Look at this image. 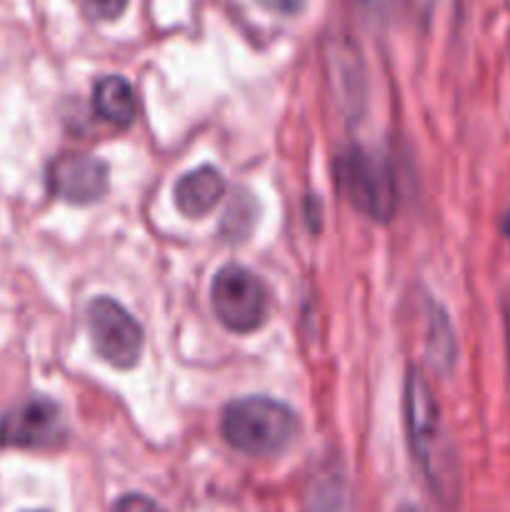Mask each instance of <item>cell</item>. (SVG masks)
Returning <instances> with one entry per match:
<instances>
[{"instance_id": "cell-13", "label": "cell", "mask_w": 510, "mask_h": 512, "mask_svg": "<svg viewBox=\"0 0 510 512\" xmlns=\"http://www.w3.org/2000/svg\"><path fill=\"white\" fill-rule=\"evenodd\" d=\"M113 512H163L155 500L145 498V495H123V498L118 500V505H115Z\"/></svg>"}, {"instance_id": "cell-15", "label": "cell", "mask_w": 510, "mask_h": 512, "mask_svg": "<svg viewBox=\"0 0 510 512\" xmlns=\"http://www.w3.org/2000/svg\"><path fill=\"white\" fill-rule=\"evenodd\" d=\"M265 8L275 10V13H283V15H295L300 8H303L305 0H260Z\"/></svg>"}, {"instance_id": "cell-11", "label": "cell", "mask_w": 510, "mask_h": 512, "mask_svg": "<svg viewBox=\"0 0 510 512\" xmlns=\"http://www.w3.org/2000/svg\"><path fill=\"white\" fill-rule=\"evenodd\" d=\"M455 338L453 330H450L448 318L440 313L438 308H433V315L428 318V355L430 363L438 370L448 373L455 363Z\"/></svg>"}, {"instance_id": "cell-3", "label": "cell", "mask_w": 510, "mask_h": 512, "mask_svg": "<svg viewBox=\"0 0 510 512\" xmlns=\"http://www.w3.org/2000/svg\"><path fill=\"white\" fill-rule=\"evenodd\" d=\"M340 193L365 218L388 223L398 210V185L385 158L365 148H350L335 163Z\"/></svg>"}, {"instance_id": "cell-7", "label": "cell", "mask_w": 510, "mask_h": 512, "mask_svg": "<svg viewBox=\"0 0 510 512\" xmlns=\"http://www.w3.org/2000/svg\"><path fill=\"white\" fill-rule=\"evenodd\" d=\"M108 188V165L93 155L63 153L48 165V190L68 205L98 203Z\"/></svg>"}, {"instance_id": "cell-17", "label": "cell", "mask_w": 510, "mask_h": 512, "mask_svg": "<svg viewBox=\"0 0 510 512\" xmlns=\"http://www.w3.org/2000/svg\"><path fill=\"white\" fill-rule=\"evenodd\" d=\"M360 3H363L368 10H383L390 0H360Z\"/></svg>"}, {"instance_id": "cell-16", "label": "cell", "mask_w": 510, "mask_h": 512, "mask_svg": "<svg viewBox=\"0 0 510 512\" xmlns=\"http://www.w3.org/2000/svg\"><path fill=\"white\" fill-rule=\"evenodd\" d=\"M503 323H505V348H508V370H510V288L503 298Z\"/></svg>"}, {"instance_id": "cell-2", "label": "cell", "mask_w": 510, "mask_h": 512, "mask_svg": "<svg viewBox=\"0 0 510 512\" xmlns=\"http://www.w3.org/2000/svg\"><path fill=\"white\" fill-rule=\"evenodd\" d=\"M225 443L250 458L280 455L298 435V415L270 398H243L225 405L220 418Z\"/></svg>"}, {"instance_id": "cell-19", "label": "cell", "mask_w": 510, "mask_h": 512, "mask_svg": "<svg viewBox=\"0 0 510 512\" xmlns=\"http://www.w3.org/2000/svg\"><path fill=\"white\" fill-rule=\"evenodd\" d=\"M400 512H420V510H415V508H403Z\"/></svg>"}, {"instance_id": "cell-10", "label": "cell", "mask_w": 510, "mask_h": 512, "mask_svg": "<svg viewBox=\"0 0 510 512\" xmlns=\"http://www.w3.org/2000/svg\"><path fill=\"white\" fill-rule=\"evenodd\" d=\"M308 512H350L343 475L325 473L313 480L308 495Z\"/></svg>"}, {"instance_id": "cell-5", "label": "cell", "mask_w": 510, "mask_h": 512, "mask_svg": "<svg viewBox=\"0 0 510 512\" xmlns=\"http://www.w3.org/2000/svg\"><path fill=\"white\" fill-rule=\"evenodd\" d=\"M88 333L100 358L118 370L138 365L143 353V328L113 298H95L88 305Z\"/></svg>"}, {"instance_id": "cell-6", "label": "cell", "mask_w": 510, "mask_h": 512, "mask_svg": "<svg viewBox=\"0 0 510 512\" xmlns=\"http://www.w3.org/2000/svg\"><path fill=\"white\" fill-rule=\"evenodd\" d=\"M68 440V425L48 398H28L0 418V448L53 450Z\"/></svg>"}, {"instance_id": "cell-1", "label": "cell", "mask_w": 510, "mask_h": 512, "mask_svg": "<svg viewBox=\"0 0 510 512\" xmlns=\"http://www.w3.org/2000/svg\"><path fill=\"white\" fill-rule=\"evenodd\" d=\"M405 430L413 458L428 483L430 493L453 508L460 498V465L453 443L445 433L438 400L420 370H410L405 378Z\"/></svg>"}, {"instance_id": "cell-14", "label": "cell", "mask_w": 510, "mask_h": 512, "mask_svg": "<svg viewBox=\"0 0 510 512\" xmlns=\"http://www.w3.org/2000/svg\"><path fill=\"white\" fill-rule=\"evenodd\" d=\"M88 3V8L93 10L98 18H118L120 13L125 10V5H128V0H85Z\"/></svg>"}, {"instance_id": "cell-4", "label": "cell", "mask_w": 510, "mask_h": 512, "mask_svg": "<svg viewBox=\"0 0 510 512\" xmlns=\"http://www.w3.org/2000/svg\"><path fill=\"white\" fill-rule=\"evenodd\" d=\"M210 300L220 323L238 335L263 328L270 315V290L243 265H225L215 273Z\"/></svg>"}, {"instance_id": "cell-8", "label": "cell", "mask_w": 510, "mask_h": 512, "mask_svg": "<svg viewBox=\"0 0 510 512\" xmlns=\"http://www.w3.org/2000/svg\"><path fill=\"white\" fill-rule=\"evenodd\" d=\"M225 195V178L213 165L190 170L175 185V205L185 218H205Z\"/></svg>"}, {"instance_id": "cell-9", "label": "cell", "mask_w": 510, "mask_h": 512, "mask_svg": "<svg viewBox=\"0 0 510 512\" xmlns=\"http://www.w3.org/2000/svg\"><path fill=\"white\" fill-rule=\"evenodd\" d=\"M93 108L108 123L128 128L138 118V95L120 75H105L93 88Z\"/></svg>"}, {"instance_id": "cell-18", "label": "cell", "mask_w": 510, "mask_h": 512, "mask_svg": "<svg viewBox=\"0 0 510 512\" xmlns=\"http://www.w3.org/2000/svg\"><path fill=\"white\" fill-rule=\"evenodd\" d=\"M503 233H505V238L510 240V210L505 213V218H503Z\"/></svg>"}, {"instance_id": "cell-12", "label": "cell", "mask_w": 510, "mask_h": 512, "mask_svg": "<svg viewBox=\"0 0 510 512\" xmlns=\"http://www.w3.org/2000/svg\"><path fill=\"white\" fill-rule=\"evenodd\" d=\"M255 220V205L253 198L248 193L240 195L238 200H233V205L228 208L223 220V235L228 240H243L250 233Z\"/></svg>"}]
</instances>
